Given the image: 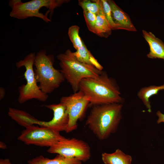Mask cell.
Instances as JSON below:
<instances>
[{
	"instance_id": "obj_18",
	"label": "cell",
	"mask_w": 164,
	"mask_h": 164,
	"mask_svg": "<svg viewBox=\"0 0 164 164\" xmlns=\"http://www.w3.org/2000/svg\"><path fill=\"white\" fill-rule=\"evenodd\" d=\"M95 34L102 37L107 38L111 33L110 27L104 12L102 5L99 12L96 15Z\"/></svg>"
},
{
	"instance_id": "obj_11",
	"label": "cell",
	"mask_w": 164,
	"mask_h": 164,
	"mask_svg": "<svg viewBox=\"0 0 164 164\" xmlns=\"http://www.w3.org/2000/svg\"><path fill=\"white\" fill-rule=\"evenodd\" d=\"M108 1L110 6L112 17L114 23L118 25V29H124L135 32L137 30L132 24L129 15L121 9L112 0Z\"/></svg>"
},
{
	"instance_id": "obj_26",
	"label": "cell",
	"mask_w": 164,
	"mask_h": 164,
	"mask_svg": "<svg viewBox=\"0 0 164 164\" xmlns=\"http://www.w3.org/2000/svg\"><path fill=\"white\" fill-rule=\"evenodd\" d=\"M0 148L2 149H6L7 148L6 145L2 141L0 142Z\"/></svg>"
},
{
	"instance_id": "obj_14",
	"label": "cell",
	"mask_w": 164,
	"mask_h": 164,
	"mask_svg": "<svg viewBox=\"0 0 164 164\" xmlns=\"http://www.w3.org/2000/svg\"><path fill=\"white\" fill-rule=\"evenodd\" d=\"M28 164H81L82 162L75 158L67 157L57 154L54 158L50 159L42 155L29 160Z\"/></svg>"
},
{
	"instance_id": "obj_5",
	"label": "cell",
	"mask_w": 164,
	"mask_h": 164,
	"mask_svg": "<svg viewBox=\"0 0 164 164\" xmlns=\"http://www.w3.org/2000/svg\"><path fill=\"white\" fill-rule=\"evenodd\" d=\"M68 1L67 0H32L23 2L19 0H10L9 5L12 9L9 15L19 19L36 17L48 23L51 21L47 17L48 14H44L40 12V9L46 7L49 9V12H52L56 8Z\"/></svg>"
},
{
	"instance_id": "obj_2",
	"label": "cell",
	"mask_w": 164,
	"mask_h": 164,
	"mask_svg": "<svg viewBox=\"0 0 164 164\" xmlns=\"http://www.w3.org/2000/svg\"><path fill=\"white\" fill-rule=\"evenodd\" d=\"M86 125L99 139L108 138L115 132L122 118L121 103L92 106Z\"/></svg>"
},
{
	"instance_id": "obj_12",
	"label": "cell",
	"mask_w": 164,
	"mask_h": 164,
	"mask_svg": "<svg viewBox=\"0 0 164 164\" xmlns=\"http://www.w3.org/2000/svg\"><path fill=\"white\" fill-rule=\"evenodd\" d=\"M142 33L149 46L150 52L147 54V57L164 60V43L151 32L143 30Z\"/></svg>"
},
{
	"instance_id": "obj_22",
	"label": "cell",
	"mask_w": 164,
	"mask_h": 164,
	"mask_svg": "<svg viewBox=\"0 0 164 164\" xmlns=\"http://www.w3.org/2000/svg\"><path fill=\"white\" fill-rule=\"evenodd\" d=\"M83 15L88 30L95 34L97 20L96 15L86 11H83Z\"/></svg>"
},
{
	"instance_id": "obj_25",
	"label": "cell",
	"mask_w": 164,
	"mask_h": 164,
	"mask_svg": "<svg viewBox=\"0 0 164 164\" xmlns=\"http://www.w3.org/2000/svg\"><path fill=\"white\" fill-rule=\"evenodd\" d=\"M0 164H12L9 159H1Z\"/></svg>"
},
{
	"instance_id": "obj_21",
	"label": "cell",
	"mask_w": 164,
	"mask_h": 164,
	"mask_svg": "<svg viewBox=\"0 0 164 164\" xmlns=\"http://www.w3.org/2000/svg\"><path fill=\"white\" fill-rule=\"evenodd\" d=\"M101 1L105 16L111 29L113 30L118 29V25L113 19L111 8L108 0H101Z\"/></svg>"
},
{
	"instance_id": "obj_3",
	"label": "cell",
	"mask_w": 164,
	"mask_h": 164,
	"mask_svg": "<svg viewBox=\"0 0 164 164\" xmlns=\"http://www.w3.org/2000/svg\"><path fill=\"white\" fill-rule=\"evenodd\" d=\"M54 62L53 55L47 54L45 50H40L36 54L35 77L40 89L47 94L58 88L65 80L60 70L54 67Z\"/></svg>"
},
{
	"instance_id": "obj_20",
	"label": "cell",
	"mask_w": 164,
	"mask_h": 164,
	"mask_svg": "<svg viewBox=\"0 0 164 164\" xmlns=\"http://www.w3.org/2000/svg\"><path fill=\"white\" fill-rule=\"evenodd\" d=\"M79 30L80 27L78 26L73 25L70 26L68 30L69 39L76 50L82 46L84 42L79 35Z\"/></svg>"
},
{
	"instance_id": "obj_10",
	"label": "cell",
	"mask_w": 164,
	"mask_h": 164,
	"mask_svg": "<svg viewBox=\"0 0 164 164\" xmlns=\"http://www.w3.org/2000/svg\"><path fill=\"white\" fill-rule=\"evenodd\" d=\"M53 112V117L49 121H40L39 125L46 127L56 132L65 131L69 122V117L65 106L62 103L45 105Z\"/></svg>"
},
{
	"instance_id": "obj_4",
	"label": "cell",
	"mask_w": 164,
	"mask_h": 164,
	"mask_svg": "<svg viewBox=\"0 0 164 164\" xmlns=\"http://www.w3.org/2000/svg\"><path fill=\"white\" fill-rule=\"evenodd\" d=\"M61 72L70 85L74 93L79 91V84L83 79L97 77L102 72L94 66L79 61L70 49L57 56Z\"/></svg>"
},
{
	"instance_id": "obj_9",
	"label": "cell",
	"mask_w": 164,
	"mask_h": 164,
	"mask_svg": "<svg viewBox=\"0 0 164 164\" xmlns=\"http://www.w3.org/2000/svg\"><path fill=\"white\" fill-rule=\"evenodd\" d=\"M47 152L67 157L75 158L82 162L88 160L91 156L90 148L87 143L75 138H65L49 147Z\"/></svg>"
},
{
	"instance_id": "obj_13",
	"label": "cell",
	"mask_w": 164,
	"mask_h": 164,
	"mask_svg": "<svg viewBox=\"0 0 164 164\" xmlns=\"http://www.w3.org/2000/svg\"><path fill=\"white\" fill-rule=\"evenodd\" d=\"M8 114L17 124L25 128L34 124L38 125L40 121L24 111L13 108H9Z\"/></svg>"
},
{
	"instance_id": "obj_23",
	"label": "cell",
	"mask_w": 164,
	"mask_h": 164,
	"mask_svg": "<svg viewBox=\"0 0 164 164\" xmlns=\"http://www.w3.org/2000/svg\"><path fill=\"white\" fill-rule=\"evenodd\" d=\"M156 114L158 117V119L157 121V123L159 124L162 122L164 123V114L159 111H157Z\"/></svg>"
},
{
	"instance_id": "obj_16",
	"label": "cell",
	"mask_w": 164,
	"mask_h": 164,
	"mask_svg": "<svg viewBox=\"0 0 164 164\" xmlns=\"http://www.w3.org/2000/svg\"><path fill=\"white\" fill-rule=\"evenodd\" d=\"M73 53L77 60L82 63L92 65L102 70L103 67L94 57L83 42L82 46Z\"/></svg>"
},
{
	"instance_id": "obj_17",
	"label": "cell",
	"mask_w": 164,
	"mask_h": 164,
	"mask_svg": "<svg viewBox=\"0 0 164 164\" xmlns=\"http://www.w3.org/2000/svg\"><path fill=\"white\" fill-rule=\"evenodd\" d=\"M162 90H164V84L159 86L152 85L143 87L138 91V97L142 101L149 113L152 111L150 98Z\"/></svg>"
},
{
	"instance_id": "obj_15",
	"label": "cell",
	"mask_w": 164,
	"mask_h": 164,
	"mask_svg": "<svg viewBox=\"0 0 164 164\" xmlns=\"http://www.w3.org/2000/svg\"><path fill=\"white\" fill-rule=\"evenodd\" d=\"M101 159L104 164H131V156L119 149L112 153L104 152L101 155Z\"/></svg>"
},
{
	"instance_id": "obj_24",
	"label": "cell",
	"mask_w": 164,
	"mask_h": 164,
	"mask_svg": "<svg viewBox=\"0 0 164 164\" xmlns=\"http://www.w3.org/2000/svg\"><path fill=\"white\" fill-rule=\"evenodd\" d=\"M5 89L2 87L0 88V100H1L3 99L5 95Z\"/></svg>"
},
{
	"instance_id": "obj_6",
	"label": "cell",
	"mask_w": 164,
	"mask_h": 164,
	"mask_svg": "<svg viewBox=\"0 0 164 164\" xmlns=\"http://www.w3.org/2000/svg\"><path fill=\"white\" fill-rule=\"evenodd\" d=\"M36 56L35 53H31L23 60H21L16 63L18 69L22 67L26 69L24 75L26 83L18 88L19 95L18 101L20 104H23L32 99L44 102L48 98V95L43 93L37 84L33 68Z\"/></svg>"
},
{
	"instance_id": "obj_19",
	"label": "cell",
	"mask_w": 164,
	"mask_h": 164,
	"mask_svg": "<svg viewBox=\"0 0 164 164\" xmlns=\"http://www.w3.org/2000/svg\"><path fill=\"white\" fill-rule=\"evenodd\" d=\"M92 1L91 2L89 0H79L78 4L83 11H89L97 15L102 8L101 0Z\"/></svg>"
},
{
	"instance_id": "obj_8",
	"label": "cell",
	"mask_w": 164,
	"mask_h": 164,
	"mask_svg": "<svg viewBox=\"0 0 164 164\" xmlns=\"http://www.w3.org/2000/svg\"><path fill=\"white\" fill-rule=\"evenodd\" d=\"M60 102L65 106L69 115V122L65 131L68 133L77 128V121L84 117L90 101L83 92L79 90L70 96L62 97Z\"/></svg>"
},
{
	"instance_id": "obj_7",
	"label": "cell",
	"mask_w": 164,
	"mask_h": 164,
	"mask_svg": "<svg viewBox=\"0 0 164 164\" xmlns=\"http://www.w3.org/2000/svg\"><path fill=\"white\" fill-rule=\"evenodd\" d=\"M65 138L51 128L33 125L23 130L18 139L27 145L50 147Z\"/></svg>"
},
{
	"instance_id": "obj_1",
	"label": "cell",
	"mask_w": 164,
	"mask_h": 164,
	"mask_svg": "<svg viewBox=\"0 0 164 164\" xmlns=\"http://www.w3.org/2000/svg\"><path fill=\"white\" fill-rule=\"evenodd\" d=\"M88 98L91 105L121 103L123 99L115 80L102 71L98 76L83 79L79 90Z\"/></svg>"
}]
</instances>
